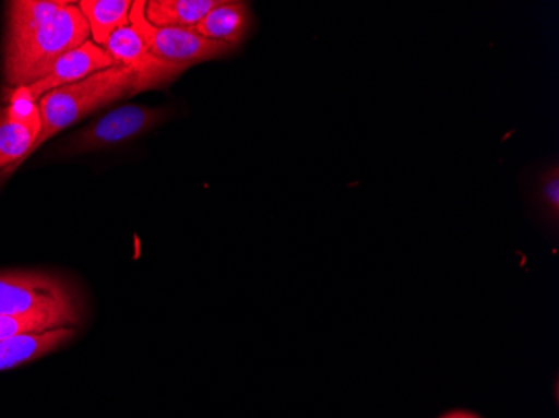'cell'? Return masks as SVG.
<instances>
[{
  "instance_id": "6da1fadb",
  "label": "cell",
  "mask_w": 559,
  "mask_h": 418,
  "mask_svg": "<svg viewBox=\"0 0 559 418\" xmlns=\"http://www.w3.org/2000/svg\"><path fill=\"white\" fill-rule=\"evenodd\" d=\"M90 25L78 4H68L27 39L4 47V77L14 89L43 80L52 65L69 50L83 46Z\"/></svg>"
},
{
  "instance_id": "7a4b0ae2",
  "label": "cell",
  "mask_w": 559,
  "mask_h": 418,
  "mask_svg": "<svg viewBox=\"0 0 559 418\" xmlns=\"http://www.w3.org/2000/svg\"><path fill=\"white\" fill-rule=\"evenodd\" d=\"M134 75L121 65L94 72L86 80L49 91L37 103L40 128L29 156L44 143L61 133L84 116L108 104L133 96Z\"/></svg>"
},
{
  "instance_id": "3957f363",
  "label": "cell",
  "mask_w": 559,
  "mask_h": 418,
  "mask_svg": "<svg viewBox=\"0 0 559 418\" xmlns=\"http://www.w3.org/2000/svg\"><path fill=\"white\" fill-rule=\"evenodd\" d=\"M56 315L78 325L81 300L71 283L46 272H0V317Z\"/></svg>"
},
{
  "instance_id": "277c9868",
  "label": "cell",
  "mask_w": 559,
  "mask_h": 418,
  "mask_svg": "<svg viewBox=\"0 0 559 418\" xmlns=\"http://www.w3.org/2000/svg\"><path fill=\"white\" fill-rule=\"evenodd\" d=\"M146 2L136 0L131 5L130 25L140 34L151 55L168 64L191 68L200 62L230 56L237 47L226 44L213 43L201 37L191 29H176V27H156L144 15Z\"/></svg>"
},
{
  "instance_id": "5b68a950",
  "label": "cell",
  "mask_w": 559,
  "mask_h": 418,
  "mask_svg": "<svg viewBox=\"0 0 559 418\" xmlns=\"http://www.w3.org/2000/svg\"><path fill=\"white\" fill-rule=\"evenodd\" d=\"M166 116H168V109L146 108L136 104L121 106L75 134L69 143L68 153H90V151L140 136L147 129L159 124Z\"/></svg>"
},
{
  "instance_id": "8992f818",
  "label": "cell",
  "mask_w": 559,
  "mask_h": 418,
  "mask_svg": "<svg viewBox=\"0 0 559 418\" xmlns=\"http://www.w3.org/2000/svg\"><path fill=\"white\" fill-rule=\"evenodd\" d=\"M105 50L111 56L115 65L126 68L134 75L133 94L168 86L181 72L187 71V68L168 64L151 55L146 44L131 25L116 31L109 37Z\"/></svg>"
},
{
  "instance_id": "52a82bcc",
  "label": "cell",
  "mask_w": 559,
  "mask_h": 418,
  "mask_svg": "<svg viewBox=\"0 0 559 418\" xmlns=\"http://www.w3.org/2000/svg\"><path fill=\"white\" fill-rule=\"evenodd\" d=\"M39 128L37 104L12 91L11 104L0 109V182L29 158Z\"/></svg>"
},
{
  "instance_id": "ba28073f",
  "label": "cell",
  "mask_w": 559,
  "mask_h": 418,
  "mask_svg": "<svg viewBox=\"0 0 559 418\" xmlns=\"http://www.w3.org/2000/svg\"><path fill=\"white\" fill-rule=\"evenodd\" d=\"M111 68H115V61H112L111 56L103 47L96 46L93 40H86L83 46L69 50L68 55L58 59V62L44 75L43 80L31 84V86L14 91H19L22 97L31 100V103H36L49 91L80 83V81L86 80L94 72Z\"/></svg>"
},
{
  "instance_id": "9c48e42d",
  "label": "cell",
  "mask_w": 559,
  "mask_h": 418,
  "mask_svg": "<svg viewBox=\"0 0 559 418\" xmlns=\"http://www.w3.org/2000/svg\"><path fill=\"white\" fill-rule=\"evenodd\" d=\"M75 326H59L44 332L22 333L0 342V372L15 369L59 350L74 338Z\"/></svg>"
},
{
  "instance_id": "30bf717a",
  "label": "cell",
  "mask_w": 559,
  "mask_h": 418,
  "mask_svg": "<svg viewBox=\"0 0 559 418\" xmlns=\"http://www.w3.org/2000/svg\"><path fill=\"white\" fill-rule=\"evenodd\" d=\"M251 12L247 2L219 0L218 4L194 25V33L213 43L238 47L250 33Z\"/></svg>"
},
{
  "instance_id": "8fae6325",
  "label": "cell",
  "mask_w": 559,
  "mask_h": 418,
  "mask_svg": "<svg viewBox=\"0 0 559 418\" xmlns=\"http://www.w3.org/2000/svg\"><path fill=\"white\" fill-rule=\"evenodd\" d=\"M68 2L61 0H14L8 4V29L4 47L27 39L55 17Z\"/></svg>"
},
{
  "instance_id": "7c38bea8",
  "label": "cell",
  "mask_w": 559,
  "mask_h": 418,
  "mask_svg": "<svg viewBox=\"0 0 559 418\" xmlns=\"http://www.w3.org/2000/svg\"><path fill=\"white\" fill-rule=\"evenodd\" d=\"M130 0H81L78 2L81 14L90 25L93 43L105 49L109 37L118 29L130 25Z\"/></svg>"
},
{
  "instance_id": "4fadbf2b",
  "label": "cell",
  "mask_w": 559,
  "mask_h": 418,
  "mask_svg": "<svg viewBox=\"0 0 559 418\" xmlns=\"http://www.w3.org/2000/svg\"><path fill=\"white\" fill-rule=\"evenodd\" d=\"M219 0H150L144 15L156 27L193 29Z\"/></svg>"
},
{
  "instance_id": "5bb4252c",
  "label": "cell",
  "mask_w": 559,
  "mask_h": 418,
  "mask_svg": "<svg viewBox=\"0 0 559 418\" xmlns=\"http://www.w3.org/2000/svg\"><path fill=\"white\" fill-rule=\"evenodd\" d=\"M74 326L68 320L56 315L0 317V342L22 333L44 332V330Z\"/></svg>"
},
{
  "instance_id": "9a60e30c",
  "label": "cell",
  "mask_w": 559,
  "mask_h": 418,
  "mask_svg": "<svg viewBox=\"0 0 559 418\" xmlns=\"http://www.w3.org/2000/svg\"><path fill=\"white\" fill-rule=\"evenodd\" d=\"M538 206L546 222L558 223L559 218V169L549 166L538 181Z\"/></svg>"
},
{
  "instance_id": "2e32d148",
  "label": "cell",
  "mask_w": 559,
  "mask_h": 418,
  "mask_svg": "<svg viewBox=\"0 0 559 418\" xmlns=\"http://www.w3.org/2000/svg\"><path fill=\"white\" fill-rule=\"evenodd\" d=\"M439 418H480L479 415L473 414V411L467 410H452L448 411V414L442 415Z\"/></svg>"
}]
</instances>
